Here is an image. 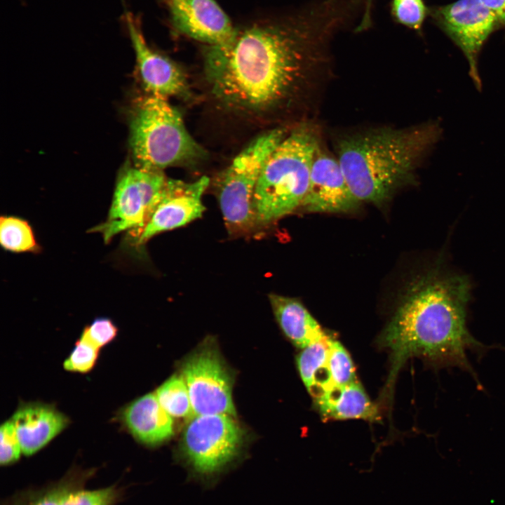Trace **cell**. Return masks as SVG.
<instances>
[{"instance_id":"1","label":"cell","mask_w":505,"mask_h":505,"mask_svg":"<svg viewBox=\"0 0 505 505\" xmlns=\"http://www.w3.org/2000/svg\"><path fill=\"white\" fill-rule=\"evenodd\" d=\"M360 0H321L307 10L237 29L227 43L208 46L204 70L215 97L241 112L262 114L286 105L321 62L330 37Z\"/></svg>"},{"instance_id":"2","label":"cell","mask_w":505,"mask_h":505,"mask_svg":"<svg viewBox=\"0 0 505 505\" xmlns=\"http://www.w3.org/2000/svg\"><path fill=\"white\" fill-rule=\"evenodd\" d=\"M470 285L465 277L437 269L415 278L409 285L378 344L390 352L391 366L382 395L390 400L397 375L412 357L432 365L457 366L473 372L468 350L483 345L466 327V307Z\"/></svg>"},{"instance_id":"3","label":"cell","mask_w":505,"mask_h":505,"mask_svg":"<svg viewBox=\"0 0 505 505\" xmlns=\"http://www.w3.org/2000/svg\"><path fill=\"white\" fill-rule=\"evenodd\" d=\"M442 135L438 121L406 128H377L343 135L337 159L349 187L361 202L377 206L415 181V172Z\"/></svg>"},{"instance_id":"4","label":"cell","mask_w":505,"mask_h":505,"mask_svg":"<svg viewBox=\"0 0 505 505\" xmlns=\"http://www.w3.org/2000/svg\"><path fill=\"white\" fill-rule=\"evenodd\" d=\"M319 147L315 130L302 124L272 151L262 168L255 190L257 227L268 226L302 206Z\"/></svg>"},{"instance_id":"5","label":"cell","mask_w":505,"mask_h":505,"mask_svg":"<svg viewBox=\"0 0 505 505\" xmlns=\"http://www.w3.org/2000/svg\"><path fill=\"white\" fill-rule=\"evenodd\" d=\"M128 118L129 144L135 165L163 170L191 165L205 157L206 152L167 98L147 93L137 97Z\"/></svg>"},{"instance_id":"6","label":"cell","mask_w":505,"mask_h":505,"mask_svg":"<svg viewBox=\"0 0 505 505\" xmlns=\"http://www.w3.org/2000/svg\"><path fill=\"white\" fill-rule=\"evenodd\" d=\"M276 128L252 140L217 180L216 191L224 223L231 236H243L257 228L254 194L262 168L285 137Z\"/></svg>"},{"instance_id":"7","label":"cell","mask_w":505,"mask_h":505,"mask_svg":"<svg viewBox=\"0 0 505 505\" xmlns=\"http://www.w3.org/2000/svg\"><path fill=\"white\" fill-rule=\"evenodd\" d=\"M167 179L163 170L135 164L125 167L118 176L106 220L89 232L100 234L105 243L123 232L124 238L137 234L157 205Z\"/></svg>"},{"instance_id":"8","label":"cell","mask_w":505,"mask_h":505,"mask_svg":"<svg viewBox=\"0 0 505 505\" xmlns=\"http://www.w3.org/2000/svg\"><path fill=\"white\" fill-rule=\"evenodd\" d=\"M243 438V431L232 416L196 415L184 429L182 450L198 473L211 475L234 459Z\"/></svg>"},{"instance_id":"9","label":"cell","mask_w":505,"mask_h":505,"mask_svg":"<svg viewBox=\"0 0 505 505\" xmlns=\"http://www.w3.org/2000/svg\"><path fill=\"white\" fill-rule=\"evenodd\" d=\"M194 415H236L232 380L217 349L206 344L190 355L182 366Z\"/></svg>"},{"instance_id":"10","label":"cell","mask_w":505,"mask_h":505,"mask_svg":"<svg viewBox=\"0 0 505 505\" xmlns=\"http://www.w3.org/2000/svg\"><path fill=\"white\" fill-rule=\"evenodd\" d=\"M209 184L210 179L206 176L191 182L168 178L147 224L135 236L123 238L122 249L140 253L146 243L157 234L200 218L205 210L202 196Z\"/></svg>"},{"instance_id":"11","label":"cell","mask_w":505,"mask_h":505,"mask_svg":"<svg viewBox=\"0 0 505 505\" xmlns=\"http://www.w3.org/2000/svg\"><path fill=\"white\" fill-rule=\"evenodd\" d=\"M435 17L466 57L470 76L480 90L478 58L485 41L499 25L497 18L480 0H458L436 11Z\"/></svg>"},{"instance_id":"12","label":"cell","mask_w":505,"mask_h":505,"mask_svg":"<svg viewBox=\"0 0 505 505\" xmlns=\"http://www.w3.org/2000/svg\"><path fill=\"white\" fill-rule=\"evenodd\" d=\"M125 19L135 53L138 76L147 93L167 99L187 95L189 85L183 70L147 44L140 21L130 12L126 11Z\"/></svg>"},{"instance_id":"13","label":"cell","mask_w":505,"mask_h":505,"mask_svg":"<svg viewBox=\"0 0 505 505\" xmlns=\"http://www.w3.org/2000/svg\"><path fill=\"white\" fill-rule=\"evenodd\" d=\"M359 203L349 187L337 157L319 147L301 207L312 213H342L354 210Z\"/></svg>"},{"instance_id":"14","label":"cell","mask_w":505,"mask_h":505,"mask_svg":"<svg viewBox=\"0 0 505 505\" xmlns=\"http://www.w3.org/2000/svg\"><path fill=\"white\" fill-rule=\"evenodd\" d=\"M171 20L180 33L208 46H220L235 36L229 17L215 0H169Z\"/></svg>"},{"instance_id":"15","label":"cell","mask_w":505,"mask_h":505,"mask_svg":"<svg viewBox=\"0 0 505 505\" xmlns=\"http://www.w3.org/2000/svg\"><path fill=\"white\" fill-rule=\"evenodd\" d=\"M11 421L25 456L42 449L68 424L67 417L51 405L36 403L21 405Z\"/></svg>"},{"instance_id":"16","label":"cell","mask_w":505,"mask_h":505,"mask_svg":"<svg viewBox=\"0 0 505 505\" xmlns=\"http://www.w3.org/2000/svg\"><path fill=\"white\" fill-rule=\"evenodd\" d=\"M120 419L140 443L157 445L173 433V417L160 405L155 393H148L126 405Z\"/></svg>"},{"instance_id":"17","label":"cell","mask_w":505,"mask_h":505,"mask_svg":"<svg viewBox=\"0 0 505 505\" xmlns=\"http://www.w3.org/2000/svg\"><path fill=\"white\" fill-rule=\"evenodd\" d=\"M314 400L324 420H379L378 408L358 380L344 386H333Z\"/></svg>"},{"instance_id":"18","label":"cell","mask_w":505,"mask_h":505,"mask_svg":"<svg viewBox=\"0 0 505 505\" xmlns=\"http://www.w3.org/2000/svg\"><path fill=\"white\" fill-rule=\"evenodd\" d=\"M269 298L282 331L297 347L304 349L328 336L297 299L277 294H270Z\"/></svg>"},{"instance_id":"19","label":"cell","mask_w":505,"mask_h":505,"mask_svg":"<svg viewBox=\"0 0 505 505\" xmlns=\"http://www.w3.org/2000/svg\"><path fill=\"white\" fill-rule=\"evenodd\" d=\"M331 336L310 344L297 357L302 380L315 399L321 397L333 386L328 365L329 341Z\"/></svg>"},{"instance_id":"20","label":"cell","mask_w":505,"mask_h":505,"mask_svg":"<svg viewBox=\"0 0 505 505\" xmlns=\"http://www.w3.org/2000/svg\"><path fill=\"white\" fill-rule=\"evenodd\" d=\"M117 496L113 487L88 490L62 483L36 494L24 505H112Z\"/></svg>"},{"instance_id":"21","label":"cell","mask_w":505,"mask_h":505,"mask_svg":"<svg viewBox=\"0 0 505 505\" xmlns=\"http://www.w3.org/2000/svg\"><path fill=\"white\" fill-rule=\"evenodd\" d=\"M0 243L5 250L15 253H39L41 251L29 223L12 215L0 217Z\"/></svg>"},{"instance_id":"22","label":"cell","mask_w":505,"mask_h":505,"mask_svg":"<svg viewBox=\"0 0 505 505\" xmlns=\"http://www.w3.org/2000/svg\"><path fill=\"white\" fill-rule=\"evenodd\" d=\"M162 408L172 417L187 418L194 415L189 391L182 375H174L156 391Z\"/></svg>"},{"instance_id":"23","label":"cell","mask_w":505,"mask_h":505,"mask_svg":"<svg viewBox=\"0 0 505 505\" xmlns=\"http://www.w3.org/2000/svg\"><path fill=\"white\" fill-rule=\"evenodd\" d=\"M328 365L333 386H344L357 380L349 354L332 337L329 341Z\"/></svg>"},{"instance_id":"24","label":"cell","mask_w":505,"mask_h":505,"mask_svg":"<svg viewBox=\"0 0 505 505\" xmlns=\"http://www.w3.org/2000/svg\"><path fill=\"white\" fill-rule=\"evenodd\" d=\"M426 9L422 0H392L391 13L399 23L419 29L426 16Z\"/></svg>"},{"instance_id":"25","label":"cell","mask_w":505,"mask_h":505,"mask_svg":"<svg viewBox=\"0 0 505 505\" xmlns=\"http://www.w3.org/2000/svg\"><path fill=\"white\" fill-rule=\"evenodd\" d=\"M99 349L80 337L74 348L63 363L68 371L85 373L93 369Z\"/></svg>"},{"instance_id":"26","label":"cell","mask_w":505,"mask_h":505,"mask_svg":"<svg viewBox=\"0 0 505 505\" xmlns=\"http://www.w3.org/2000/svg\"><path fill=\"white\" fill-rule=\"evenodd\" d=\"M0 436V463L1 466H8L18 461L22 454L15 427L11 420L1 426Z\"/></svg>"},{"instance_id":"27","label":"cell","mask_w":505,"mask_h":505,"mask_svg":"<svg viewBox=\"0 0 505 505\" xmlns=\"http://www.w3.org/2000/svg\"><path fill=\"white\" fill-rule=\"evenodd\" d=\"M117 332L118 329L112 320L100 318L84 328L81 337L100 349L112 342Z\"/></svg>"},{"instance_id":"28","label":"cell","mask_w":505,"mask_h":505,"mask_svg":"<svg viewBox=\"0 0 505 505\" xmlns=\"http://www.w3.org/2000/svg\"><path fill=\"white\" fill-rule=\"evenodd\" d=\"M495 16L499 25H505V0H480Z\"/></svg>"},{"instance_id":"29","label":"cell","mask_w":505,"mask_h":505,"mask_svg":"<svg viewBox=\"0 0 505 505\" xmlns=\"http://www.w3.org/2000/svg\"><path fill=\"white\" fill-rule=\"evenodd\" d=\"M372 5V0H365L363 15L359 25L356 27V32L365 30L370 26Z\"/></svg>"}]
</instances>
